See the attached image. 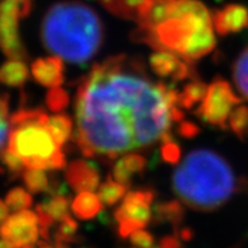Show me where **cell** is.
I'll return each instance as SVG.
<instances>
[{"instance_id": "obj_7", "label": "cell", "mask_w": 248, "mask_h": 248, "mask_svg": "<svg viewBox=\"0 0 248 248\" xmlns=\"http://www.w3.org/2000/svg\"><path fill=\"white\" fill-rule=\"evenodd\" d=\"M239 104H242V99L234 94L231 84L223 78H216L208 86L205 98L196 114L206 123L225 129L229 115Z\"/></svg>"}, {"instance_id": "obj_21", "label": "cell", "mask_w": 248, "mask_h": 248, "mask_svg": "<svg viewBox=\"0 0 248 248\" xmlns=\"http://www.w3.org/2000/svg\"><path fill=\"white\" fill-rule=\"evenodd\" d=\"M127 194V185L109 179L108 181L100 184L98 187V195L101 202L107 206L114 205Z\"/></svg>"}, {"instance_id": "obj_18", "label": "cell", "mask_w": 248, "mask_h": 248, "mask_svg": "<svg viewBox=\"0 0 248 248\" xmlns=\"http://www.w3.org/2000/svg\"><path fill=\"white\" fill-rule=\"evenodd\" d=\"M208 86L200 80H193L184 86L179 94V104L183 109H191L198 103H202L205 98Z\"/></svg>"}, {"instance_id": "obj_14", "label": "cell", "mask_w": 248, "mask_h": 248, "mask_svg": "<svg viewBox=\"0 0 248 248\" xmlns=\"http://www.w3.org/2000/svg\"><path fill=\"white\" fill-rule=\"evenodd\" d=\"M115 16L128 18L140 23L154 0H99Z\"/></svg>"}, {"instance_id": "obj_37", "label": "cell", "mask_w": 248, "mask_h": 248, "mask_svg": "<svg viewBox=\"0 0 248 248\" xmlns=\"http://www.w3.org/2000/svg\"><path fill=\"white\" fill-rule=\"evenodd\" d=\"M37 246H38L39 248H56V247H53V246L49 245V242L47 241V239H38V242H37Z\"/></svg>"}, {"instance_id": "obj_3", "label": "cell", "mask_w": 248, "mask_h": 248, "mask_svg": "<svg viewBox=\"0 0 248 248\" xmlns=\"http://www.w3.org/2000/svg\"><path fill=\"white\" fill-rule=\"evenodd\" d=\"M42 42L49 52L71 63H84L98 52L103 24L92 8L78 1H61L42 20Z\"/></svg>"}, {"instance_id": "obj_25", "label": "cell", "mask_w": 248, "mask_h": 248, "mask_svg": "<svg viewBox=\"0 0 248 248\" xmlns=\"http://www.w3.org/2000/svg\"><path fill=\"white\" fill-rule=\"evenodd\" d=\"M234 82L242 96L248 100V47L239 55L233 70Z\"/></svg>"}, {"instance_id": "obj_35", "label": "cell", "mask_w": 248, "mask_h": 248, "mask_svg": "<svg viewBox=\"0 0 248 248\" xmlns=\"http://www.w3.org/2000/svg\"><path fill=\"white\" fill-rule=\"evenodd\" d=\"M10 216V208L5 202L0 199V224H3Z\"/></svg>"}, {"instance_id": "obj_13", "label": "cell", "mask_w": 248, "mask_h": 248, "mask_svg": "<svg viewBox=\"0 0 248 248\" xmlns=\"http://www.w3.org/2000/svg\"><path fill=\"white\" fill-rule=\"evenodd\" d=\"M33 78L45 88L61 86L63 82V60L59 56L37 59L31 65Z\"/></svg>"}, {"instance_id": "obj_36", "label": "cell", "mask_w": 248, "mask_h": 248, "mask_svg": "<svg viewBox=\"0 0 248 248\" xmlns=\"http://www.w3.org/2000/svg\"><path fill=\"white\" fill-rule=\"evenodd\" d=\"M55 247L56 248H71L69 242L61 241V239H55Z\"/></svg>"}, {"instance_id": "obj_39", "label": "cell", "mask_w": 248, "mask_h": 248, "mask_svg": "<svg viewBox=\"0 0 248 248\" xmlns=\"http://www.w3.org/2000/svg\"><path fill=\"white\" fill-rule=\"evenodd\" d=\"M20 248H34V245H28V246H24V247H20Z\"/></svg>"}, {"instance_id": "obj_30", "label": "cell", "mask_w": 248, "mask_h": 248, "mask_svg": "<svg viewBox=\"0 0 248 248\" xmlns=\"http://www.w3.org/2000/svg\"><path fill=\"white\" fill-rule=\"evenodd\" d=\"M78 224L75 219H72L71 217H67L63 219L60 224L59 229L55 234V239H61L65 242H72L75 239V234L78 233Z\"/></svg>"}, {"instance_id": "obj_10", "label": "cell", "mask_w": 248, "mask_h": 248, "mask_svg": "<svg viewBox=\"0 0 248 248\" xmlns=\"http://www.w3.org/2000/svg\"><path fill=\"white\" fill-rule=\"evenodd\" d=\"M151 70L160 78H171L176 81L191 78L193 69L189 62L171 51H157L150 57Z\"/></svg>"}, {"instance_id": "obj_9", "label": "cell", "mask_w": 248, "mask_h": 248, "mask_svg": "<svg viewBox=\"0 0 248 248\" xmlns=\"http://www.w3.org/2000/svg\"><path fill=\"white\" fill-rule=\"evenodd\" d=\"M41 237L38 216L32 210H20L9 216L3 224H0V238L20 248L28 245H36Z\"/></svg>"}, {"instance_id": "obj_23", "label": "cell", "mask_w": 248, "mask_h": 248, "mask_svg": "<svg viewBox=\"0 0 248 248\" xmlns=\"http://www.w3.org/2000/svg\"><path fill=\"white\" fill-rule=\"evenodd\" d=\"M23 181L28 191L32 194H39L47 191L49 181L47 173L41 169H27L23 171Z\"/></svg>"}, {"instance_id": "obj_24", "label": "cell", "mask_w": 248, "mask_h": 248, "mask_svg": "<svg viewBox=\"0 0 248 248\" xmlns=\"http://www.w3.org/2000/svg\"><path fill=\"white\" fill-rule=\"evenodd\" d=\"M228 124L233 133L241 140L248 137V107L239 104L229 115Z\"/></svg>"}, {"instance_id": "obj_38", "label": "cell", "mask_w": 248, "mask_h": 248, "mask_svg": "<svg viewBox=\"0 0 248 248\" xmlns=\"http://www.w3.org/2000/svg\"><path fill=\"white\" fill-rule=\"evenodd\" d=\"M0 248H14V247L10 242L5 241V239L3 238H0Z\"/></svg>"}, {"instance_id": "obj_33", "label": "cell", "mask_w": 248, "mask_h": 248, "mask_svg": "<svg viewBox=\"0 0 248 248\" xmlns=\"http://www.w3.org/2000/svg\"><path fill=\"white\" fill-rule=\"evenodd\" d=\"M179 133L185 138H193L199 133V127L191 122H183L180 124Z\"/></svg>"}, {"instance_id": "obj_12", "label": "cell", "mask_w": 248, "mask_h": 248, "mask_svg": "<svg viewBox=\"0 0 248 248\" xmlns=\"http://www.w3.org/2000/svg\"><path fill=\"white\" fill-rule=\"evenodd\" d=\"M213 24L220 36L241 32L248 28V9L245 5L229 4L214 13Z\"/></svg>"}, {"instance_id": "obj_22", "label": "cell", "mask_w": 248, "mask_h": 248, "mask_svg": "<svg viewBox=\"0 0 248 248\" xmlns=\"http://www.w3.org/2000/svg\"><path fill=\"white\" fill-rule=\"evenodd\" d=\"M42 208L55 222H62L70 217V200L63 195H55L43 202Z\"/></svg>"}, {"instance_id": "obj_2", "label": "cell", "mask_w": 248, "mask_h": 248, "mask_svg": "<svg viewBox=\"0 0 248 248\" xmlns=\"http://www.w3.org/2000/svg\"><path fill=\"white\" fill-rule=\"evenodd\" d=\"M137 36L158 51H171L187 62L209 55L216 47L209 10L198 0H172L166 19Z\"/></svg>"}, {"instance_id": "obj_17", "label": "cell", "mask_w": 248, "mask_h": 248, "mask_svg": "<svg viewBox=\"0 0 248 248\" xmlns=\"http://www.w3.org/2000/svg\"><path fill=\"white\" fill-rule=\"evenodd\" d=\"M71 209L76 218L81 220H89L100 213V210L103 209V202L99 195L93 191H82V193H78L74 199Z\"/></svg>"}, {"instance_id": "obj_15", "label": "cell", "mask_w": 248, "mask_h": 248, "mask_svg": "<svg viewBox=\"0 0 248 248\" xmlns=\"http://www.w3.org/2000/svg\"><path fill=\"white\" fill-rule=\"evenodd\" d=\"M147 161L138 154H129L121 157L113 167V177L118 183L127 185L131 183L134 175L140 173L146 169Z\"/></svg>"}, {"instance_id": "obj_32", "label": "cell", "mask_w": 248, "mask_h": 248, "mask_svg": "<svg viewBox=\"0 0 248 248\" xmlns=\"http://www.w3.org/2000/svg\"><path fill=\"white\" fill-rule=\"evenodd\" d=\"M129 241L138 248H152L155 243L154 235L147 231H144L143 228L134 231L129 235Z\"/></svg>"}, {"instance_id": "obj_26", "label": "cell", "mask_w": 248, "mask_h": 248, "mask_svg": "<svg viewBox=\"0 0 248 248\" xmlns=\"http://www.w3.org/2000/svg\"><path fill=\"white\" fill-rule=\"evenodd\" d=\"M5 202L13 212H20V210H26L31 208L33 204V198L23 187H13L9 190V193L5 196Z\"/></svg>"}, {"instance_id": "obj_20", "label": "cell", "mask_w": 248, "mask_h": 248, "mask_svg": "<svg viewBox=\"0 0 248 248\" xmlns=\"http://www.w3.org/2000/svg\"><path fill=\"white\" fill-rule=\"evenodd\" d=\"M184 218V208L177 200L163 202L155 208V219L157 222H167L173 225L181 223Z\"/></svg>"}, {"instance_id": "obj_27", "label": "cell", "mask_w": 248, "mask_h": 248, "mask_svg": "<svg viewBox=\"0 0 248 248\" xmlns=\"http://www.w3.org/2000/svg\"><path fill=\"white\" fill-rule=\"evenodd\" d=\"M46 104L51 111L60 113L69 107L70 96L65 89H62L61 86L51 88L46 95Z\"/></svg>"}, {"instance_id": "obj_28", "label": "cell", "mask_w": 248, "mask_h": 248, "mask_svg": "<svg viewBox=\"0 0 248 248\" xmlns=\"http://www.w3.org/2000/svg\"><path fill=\"white\" fill-rule=\"evenodd\" d=\"M9 101L7 95L0 94V151L4 147L7 138L9 137Z\"/></svg>"}, {"instance_id": "obj_1", "label": "cell", "mask_w": 248, "mask_h": 248, "mask_svg": "<svg viewBox=\"0 0 248 248\" xmlns=\"http://www.w3.org/2000/svg\"><path fill=\"white\" fill-rule=\"evenodd\" d=\"M179 94L127 56L95 65L76 94L78 147L86 157L114 160L170 138L172 123L184 118Z\"/></svg>"}, {"instance_id": "obj_19", "label": "cell", "mask_w": 248, "mask_h": 248, "mask_svg": "<svg viewBox=\"0 0 248 248\" xmlns=\"http://www.w3.org/2000/svg\"><path fill=\"white\" fill-rule=\"evenodd\" d=\"M47 127H48L49 132L56 140V142L60 146L63 144L70 140L72 133V121L69 115L66 114H55L48 115L47 119Z\"/></svg>"}, {"instance_id": "obj_34", "label": "cell", "mask_w": 248, "mask_h": 248, "mask_svg": "<svg viewBox=\"0 0 248 248\" xmlns=\"http://www.w3.org/2000/svg\"><path fill=\"white\" fill-rule=\"evenodd\" d=\"M157 248H181V242L176 237H165L161 239Z\"/></svg>"}, {"instance_id": "obj_31", "label": "cell", "mask_w": 248, "mask_h": 248, "mask_svg": "<svg viewBox=\"0 0 248 248\" xmlns=\"http://www.w3.org/2000/svg\"><path fill=\"white\" fill-rule=\"evenodd\" d=\"M161 156L163 161L169 163H177L181 158V150L179 144L175 143L171 138H166L162 140V147H161Z\"/></svg>"}, {"instance_id": "obj_29", "label": "cell", "mask_w": 248, "mask_h": 248, "mask_svg": "<svg viewBox=\"0 0 248 248\" xmlns=\"http://www.w3.org/2000/svg\"><path fill=\"white\" fill-rule=\"evenodd\" d=\"M0 161L9 170L12 175H19L26 167L22 158L19 156H16L13 151H10L9 148L0 151Z\"/></svg>"}, {"instance_id": "obj_6", "label": "cell", "mask_w": 248, "mask_h": 248, "mask_svg": "<svg viewBox=\"0 0 248 248\" xmlns=\"http://www.w3.org/2000/svg\"><path fill=\"white\" fill-rule=\"evenodd\" d=\"M31 13V0H3L0 3V49L13 60H26L19 34V20Z\"/></svg>"}, {"instance_id": "obj_5", "label": "cell", "mask_w": 248, "mask_h": 248, "mask_svg": "<svg viewBox=\"0 0 248 248\" xmlns=\"http://www.w3.org/2000/svg\"><path fill=\"white\" fill-rule=\"evenodd\" d=\"M42 109H20L10 117L8 148L19 156L27 169L61 170L66 157L47 127Z\"/></svg>"}, {"instance_id": "obj_11", "label": "cell", "mask_w": 248, "mask_h": 248, "mask_svg": "<svg viewBox=\"0 0 248 248\" xmlns=\"http://www.w3.org/2000/svg\"><path fill=\"white\" fill-rule=\"evenodd\" d=\"M65 177L67 184L74 191H94L100 185V173L85 160H76L66 169Z\"/></svg>"}, {"instance_id": "obj_8", "label": "cell", "mask_w": 248, "mask_h": 248, "mask_svg": "<svg viewBox=\"0 0 248 248\" xmlns=\"http://www.w3.org/2000/svg\"><path fill=\"white\" fill-rule=\"evenodd\" d=\"M154 199L155 195L151 190H133L125 194L123 202L114 212L121 238H129L134 231L144 228L151 222V204Z\"/></svg>"}, {"instance_id": "obj_16", "label": "cell", "mask_w": 248, "mask_h": 248, "mask_svg": "<svg viewBox=\"0 0 248 248\" xmlns=\"http://www.w3.org/2000/svg\"><path fill=\"white\" fill-rule=\"evenodd\" d=\"M30 78V70L23 60L9 59L0 65V82L10 88H23Z\"/></svg>"}, {"instance_id": "obj_4", "label": "cell", "mask_w": 248, "mask_h": 248, "mask_svg": "<svg viewBox=\"0 0 248 248\" xmlns=\"http://www.w3.org/2000/svg\"><path fill=\"white\" fill-rule=\"evenodd\" d=\"M173 191L196 210H214L233 195L235 177L229 163L210 150H195L184 158L172 176Z\"/></svg>"}]
</instances>
